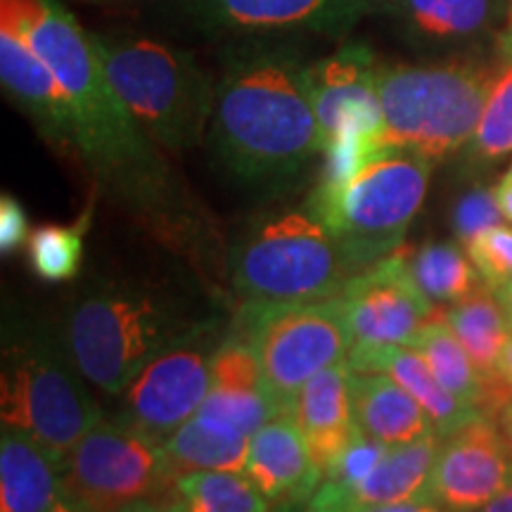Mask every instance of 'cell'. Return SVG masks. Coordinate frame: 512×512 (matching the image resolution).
<instances>
[{
	"instance_id": "1",
	"label": "cell",
	"mask_w": 512,
	"mask_h": 512,
	"mask_svg": "<svg viewBox=\"0 0 512 512\" xmlns=\"http://www.w3.org/2000/svg\"><path fill=\"white\" fill-rule=\"evenodd\" d=\"M0 15L17 24L67 93L74 155L100 190L166 245H200L207 235L202 207L114 91L72 12L60 0H0Z\"/></svg>"
},
{
	"instance_id": "2",
	"label": "cell",
	"mask_w": 512,
	"mask_h": 512,
	"mask_svg": "<svg viewBox=\"0 0 512 512\" xmlns=\"http://www.w3.org/2000/svg\"><path fill=\"white\" fill-rule=\"evenodd\" d=\"M209 147L245 183H283L323 155L306 64L283 43L230 50L216 81Z\"/></svg>"
},
{
	"instance_id": "3",
	"label": "cell",
	"mask_w": 512,
	"mask_h": 512,
	"mask_svg": "<svg viewBox=\"0 0 512 512\" xmlns=\"http://www.w3.org/2000/svg\"><path fill=\"white\" fill-rule=\"evenodd\" d=\"M214 318L164 290L110 283L72 304L64 342L88 382L119 396L147 363Z\"/></svg>"
},
{
	"instance_id": "4",
	"label": "cell",
	"mask_w": 512,
	"mask_h": 512,
	"mask_svg": "<svg viewBox=\"0 0 512 512\" xmlns=\"http://www.w3.org/2000/svg\"><path fill=\"white\" fill-rule=\"evenodd\" d=\"M91 43L114 91L147 136L169 155L200 145L209 131L216 81L195 57L140 34H93Z\"/></svg>"
},
{
	"instance_id": "5",
	"label": "cell",
	"mask_w": 512,
	"mask_h": 512,
	"mask_svg": "<svg viewBox=\"0 0 512 512\" xmlns=\"http://www.w3.org/2000/svg\"><path fill=\"white\" fill-rule=\"evenodd\" d=\"M491 67L475 57L425 64L380 62L377 98L384 143L441 162L475 136Z\"/></svg>"
},
{
	"instance_id": "6",
	"label": "cell",
	"mask_w": 512,
	"mask_h": 512,
	"mask_svg": "<svg viewBox=\"0 0 512 512\" xmlns=\"http://www.w3.org/2000/svg\"><path fill=\"white\" fill-rule=\"evenodd\" d=\"M67 342L38 328H5L0 418L46 446L57 465L67 460L102 411L83 384Z\"/></svg>"
},
{
	"instance_id": "7",
	"label": "cell",
	"mask_w": 512,
	"mask_h": 512,
	"mask_svg": "<svg viewBox=\"0 0 512 512\" xmlns=\"http://www.w3.org/2000/svg\"><path fill=\"white\" fill-rule=\"evenodd\" d=\"M432 166L403 147H384L344 183H318L306 200L332 238L363 273L399 252L406 230L425 202Z\"/></svg>"
},
{
	"instance_id": "8",
	"label": "cell",
	"mask_w": 512,
	"mask_h": 512,
	"mask_svg": "<svg viewBox=\"0 0 512 512\" xmlns=\"http://www.w3.org/2000/svg\"><path fill=\"white\" fill-rule=\"evenodd\" d=\"M356 268L306 207L261 216L230 252V280L245 302H318L342 294Z\"/></svg>"
},
{
	"instance_id": "9",
	"label": "cell",
	"mask_w": 512,
	"mask_h": 512,
	"mask_svg": "<svg viewBox=\"0 0 512 512\" xmlns=\"http://www.w3.org/2000/svg\"><path fill=\"white\" fill-rule=\"evenodd\" d=\"M230 330L256 349L268 399L280 415H292L294 401L313 375L347 363L351 328L342 297L318 302H245Z\"/></svg>"
},
{
	"instance_id": "10",
	"label": "cell",
	"mask_w": 512,
	"mask_h": 512,
	"mask_svg": "<svg viewBox=\"0 0 512 512\" xmlns=\"http://www.w3.org/2000/svg\"><path fill=\"white\" fill-rule=\"evenodd\" d=\"M176 477L164 444L100 420L76 444L62 484L81 512H117L140 498L159 501Z\"/></svg>"
},
{
	"instance_id": "11",
	"label": "cell",
	"mask_w": 512,
	"mask_h": 512,
	"mask_svg": "<svg viewBox=\"0 0 512 512\" xmlns=\"http://www.w3.org/2000/svg\"><path fill=\"white\" fill-rule=\"evenodd\" d=\"M223 332L219 318L209 320L204 328L147 363L119 394V425L155 444H166L207 399L211 361Z\"/></svg>"
},
{
	"instance_id": "12",
	"label": "cell",
	"mask_w": 512,
	"mask_h": 512,
	"mask_svg": "<svg viewBox=\"0 0 512 512\" xmlns=\"http://www.w3.org/2000/svg\"><path fill=\"white\" fill-rule=\"evenodd\" d=\"M339 297L354 337L351 349L411 347L413 339L441 316L437 304L415 283L403 249L354 275Z\"/></svg>"
},
{
	"instance_id": "13",
	"label": "cell",
	"mask_w": 512,
	"mask_h": 512,
	"mask_svg": "<svg viewBox=\"0 0 512 512\" xmlns=\"http://www.w3.org/2000/svg\"><path fill=\"white\" fill-rule=\"evenodd\" d=\"M512 486V448L494 415L482 413L441 437L425 501L446 512H477Z\"/></svg>"
},
{
	"instance_id": "14",
	"label": "cell",
	"mask_w": 512,
	"mask_h": 512,
	"mask_svg": "<svg viewBox=\"0 0 512 512\" xmlns=\"http://www.w3.org/2000/svg\"><path fill=\"white\" fill-rule=\"evenodd\" d=\"M207 31L230 34H311L344 38L363 17H375L377 0H171Z\"/></svg>"
},
{
	"instance_id": "15",
	"label": "cell",
	"mask_w": 512,
	"mask_h": 512,
	"mask_svg": "<svg viewBox=\"0 0 512 512\" xmlns=\"http://www.w3.org/2000/svg\"><path fill=\"white\" fill-rule=\"evenodd\" d=\"M510 0H377L375 17H387L415 48L472 53L498 46L508 27Z\"/></svg>"
},
{
	"instance_id": "16",
	"label": "cell",
	"mask_w": 512,
	"mask_h": 512,
	"mask_svg": "<svg viewBox=\"0 0 512 512\" xmlns=\"http://www.w3.org/2000/svg\"><path fill=\"white\" fill-rule=\"evenodd\" d=\"M377 72L380 62L361 41L344 43L332 55L306 64V86L318 119L323 155L344 128H382Z\"/></svg>"
},
{
	"instance_id": "17",
	"label": "cell",
	"mask_w": 512,
	"mask_h": 512,
	"mask_svg": "<svg viewBox=\"0 0 512 512\" xmlns=\"http://www.w3.org/2000/svg\"><path fill=\"white\" fill-rule=\"evenodd\" d=\"M0 81L8 98L27 114L43 140L64 155H74V126L67 93L17 24L3 15H0Z\"/></svg>"
},
{
	"instance_id": "18",
	"label": "cell",
	"mask_w": 512,
	"mask_h": 512,
	"mask_svg": "<svg viewBox=\"0 0 512 512\" xmlns=\"http://www.w3.org/2000/svg\"><path fill=\"white\" fill-rule=\"evenodd\" d=\"M441 437L437 432L403 446H392L382 463L354 486L323 482L304 512H361L380 505L425 498Z\"/></svg>"
},
{
	"instance_id": "19",
	"label": "cell",
	"mask_w": 512,
	"mask_h": 512,
	"mask_svg": "<svg viewBox=\"0 0 512 512\" xmlns=\"http://www.w3.org/2000/svg\"><path fill=\"white\" fill-rule=\"evenodd\" d=\"M245 475L271 505L304 508L323 484V470L292 415H275L254 434Z\"/></svg>"
},
{
	"instance_id": "20",
	"label": "cell",
	"mask_w": 512,
	"mask_h": 512,
	"mask_svg": "<svg viewBox=\"0 0 512 512\" xmlns=\"http://www.w3.org/2000/svg\"><path fill=\"white\" fill-rule=\"evenodd\" d=\"M349 375L347 363L320 370L304 384L294 401L292 418L306 437L323 477L342 456L358 427L351 408Z\"/></svg>"
},
{
	"instance_id": "21",
	"label": "cell",
	"mask_w": 512,
	"mask_h": 512,
	"mask_svg": "<svg viewBox=\"0 0 512 512\" xmlns=\"http://www.w3.org/2000/svg\"><path fill=\"white\" fill-rule=\"evenodd\" d=\"M347 366L351 373H382L399 382L420 403L439 437H448L484 413L460 403L448 389L441 387L432 368L413 347L349 349Z\"/></svg>"
},
{
	"instance_id": "22",
	"label": "cell",
	"mask_w": 512,
	"mask_h": 512,
	"mask_svg": "<svg viewBox=\"0 0 512 512\" xmlns=\"http://www.w3.org/2000/svg\"><path fill=\"white\" fill-rule=\"evenodd\" d=\"M62 467L31 434L3 427L0 512H46L62 496Z\"/></svg>"
},
{
	"instance_id": "23",
	"label": "cell",
	"mask_w": 512,
	"mask_h": 512,
	"mask_svg": "<svg viewBox=\"0 0 512 512\" xmlns=\"http://www.w3.org/2000/svg\"><path fill=\"white\" fill-rule=\"evenodd\" d=\"M349 392L356 425L382 444L403 446L434 434L420 403L389 375L351 373Z\"/></svg>"
},
{
	"instance_id": "24",
	"label": "cell",
	"mask_w": 512,
	"mask_h": 512,
	"mask_svg": "<svg viewBox=\"0 0 512 512\" xmlns=\"http://www.w3.org/2000/svg\"><path fill=\"white\" fill-rule=\"evenodd\" d=\"M411 347L425 358L427 366L460 403L479 408V411L496 415L498 408L508 401L512 394L510 387L503 382H489L479 373V368L467 354L456 332L446 323L444 316L434 318L418 337L413 339Z\"/></svg>"
},
{
	"instance_id": "25",
	"label": "cell",
	"mask_w": 512,
	"mask_h": 512,
	"mask_svg": "<svg viewBox=\"0 0 512 512\" xmlns=\"http://www.w3.org/2000/svg\"><path fill=\"white\" fill-rule=\"evenodd\" d=\"M249 441L245 432L195 413L166 441V456L176 475L195 470L245 472Z\"/></svg>"
},
{
	"instance_id": "26",
	"label": "cell",
	"mask_w": 512,
	"mask_h": 512,
	"mask_svg": "<svg viewBox=\"0 0 512 512\" xmlns=\"http://www.w3.org/2000/svg\"><path fill=\"white\" fill-rule=\"evenodd\" d=\"M444 318L472 356L479 373L489 382H501L496 377V366L512 337V320L501 299L482 283L460 302L451 304Z\"/></svg>"
},
{
	"instance_id": "27",
	"label": "cell",
	"mask_w": 512,
	"mask_h": 512,
	"mask_svg": "<svg viewBox=\"0 0 512 512\" xmlns=\"http://www.w3.org/2000/svg\"><path fill=\"white\" fill-rule=\"evenodd\" d=\"M171 512H268V498L245 472L195 470L174 479L164 498Z\"/></svg>"
},
{
	"instance_id": "28",
	"label": "cell",
	"mask_w": 512,
	"mask_h": 512,
	"mask_svg": "<svg viewBox=\"0 0 512 512\" xmlns=\"http://www.w3.org/2000/svg\"><path fill=\"white\" fill-rule=\"evenodd\" d=\"M465 162L484 169L512 157V41L501 36L491 64L489 93L475 136L465 147Z\"/></svg>"
},
{
	"instance_id": "29",
	"label": "cell",
	"mask_w": 512,
	"mask_h": 512,
	"mask_svg": "<svg viewBox=\"0 0 512 512\" xmlns=\"http://www.w3.org/2000/svg\"><path fill=\"white\" fill-rule=\"evenodd\" d=\"M408 268L434 304H456L482 285L470 256L453 242H427L408 254Z\"/></svg>"
},
{
	"instance_id": "30",
	"label": "cell",
	"mask_w": 512,
	"mask_h": 512,
	"mask_svg": "<svg viewBox=\"0 0 512 512\" xmlns=\"http://www.w3.org/2000/svg\"><path fill=\"white\" fill-rule=\"evenodd\" d=\"M88 216L91 211L72 226H43L31 233L27 261L38 278L48 280V283H64L79 273Z\"/></svg>"
},
{
	"instance_id": "31",
	"label": "cell",
	"mask_w": 512,
	"mask_h": 512,
	"mask_svg": "<svg viewBox=\"0 0 512 512\" xmlns=\"http://www.w3.org/2000/svg\"><path fill=\"white\" fill-rule=\"evenodd\" d=\"M211 389L221 392H266L259 354L245 337L226 330L211 361Z\"/></svg>"
},
{
	"instance_id": "32",
	"label": "cell",
	"mask_w": 512,
	"mask_h": 512,
	"mask_svg": "<svg viewBox=\"0 0 512 512\" xmlns=\"http://www.w3.org/2000/svg\"><path fill=\"white\" fill-rule=\"evenodd\" d=\"M482 283L503 302L512 287V223L484 230L465 245Z\"/></svg>"
},
{
	"instance_id": "33",
	"label": "cell",
	"mask_w": 512,
	"mask_h": 512,
	"mask_svg": "<svg viewBox=\"0 0 512 512\" xmlns=\"http://www.w3.org/2000/svg\"><path fill=\"white\" fill-rule=\"evenodd\" d=\"M197 413L226 422L235 430L245 432L247 437H254L268 420L280 415L266 392H221V389H209Z\"/></svg>"
},
{
	"instance_id": "34",
	"label": "cell",
	"mask_w": 512,
	"mask_h": 512,
	"mask_svg": "<svg viewBox=\"0 0 512 512\" xmlns=\"http://www.w3.org/2000/svg\"><path fill=\"white\" fill-rule=\"evenodd\" d=\"M389 448L392 446L382 444L380 439L370 437V434L363 432L361 427H356L349 446L344 448V453L339 456L337 463L330 467L328 475L323 477V482H330L335 486L358 484L361 479H366L370 472H373L375 467L382 463V458L387 456Z\"/></svg>"
},
{
	"instance_id": "35",
	"label": "cell",
	"mask_w": 512,
	"mask_h": 512,
	"mask_svg": "<svg viewBox=\"0 0 512 512\" xmlns=\"http://www.w3.org/2000/svg\"><path fill=\"white\" fill-rule=\"evenodd\" d=\"M503 214L498 209L494 190L489 188H472L460 197L456 209H453V230H456L458 240L467 245L475 235L484 230L503 223Z\"/></svg>"
},
{
	"instance_id": "36",
	"label": "cell",
	"mask_w": 512,
	"mask_h": 512,
	"mask_svg": "<svg viewBox=\"0 0 512 512\" xmlns=\"http://www.w3.org/2000/svg\"><path fill=\"white\" fill-rule=\"evenodd\" d=\"M31 230L29 216L12 195L0 197V252L3 256L15 254L24 245H29Z\"/></svg>"
},
{
	"instance_id": "37",
	"label": "cell",
	"mask_w": 512,
	"mask_h": 512,
	"mask_svg": "<svg viewBox=\"0 0 512 512\" xmlns=\"http://www.w3.org/2000/svg\"><path fill=\"white\" fill-rule=\"evenodd\" d=\"M494 195H496L498 209H501L503 219L512 223V164L508 166V171L501 176V181L496 183Z\"/></svg>"
},
{
	"instance_id": "38",
	"label": "cell",
	"mask_w": 512,
	"mask_h": 512,
	"mask_svg": "<svg viewBox=\"0 0 512 512\" xmlns=\"http://www.w3.org/2000/svg\"><path fill=\"white\" fill-rule=\"evenodd\" d=\"M361 512H446V510H441L437 503L425 501V498H418V501L380 505V508H368V510H361Z\"/></svg>"
},
{
	"instance_id": "39",
	"label": "cell",
	"mask_w": 512,
	"mask_h": 512,
	"mask_svg": "<svg viewBox=\"0 0 512 512\" xmlns=\"http://www.w3.org/2000/svg\"><path fill=\"white\" fill-rule=\"evenodd\" d=\"M496 377L505 384V387L512 389V337H510V342L505 344L501 358H498Z\"/></svg>"
},
{
	"instance_id": "40",
	"label": "cell",
	"mask_w": 512,
	"mask_h": 512,
	"mask_svg": "<svg viewBox=\"0 0 512 512\" xmlns=\"http://www.w3.org/2000/svg\"><path fill=\"white\" fill-rule=\"evenodd\" d=\"M496 422H498V427H501V432H503L505 441H508V446L512 448V394L508 396V401H505L503 406L498 408Z\"/></svg>"
},
{
	"instance_id": "41",
	"label": "cell",
	"mask_w": 512,
	"mask_h": 512,
	"mask_svg": "<svg viewBox=\"0 0 512 512\" xmlns=\"http://www.w3.org/2000/svg\"><path fill=\"white\" fill-rule=\"evenodd\" d=\"M117 512H171L162 501L157 498H140V501H133L119 508Z\"/></svg>"
},
{
	"instance_id": "42",
	"label": "cell",
	"mask_w": 512,
	"mask_h": 512,
	"mask_svg": "<svg viewBox=\"0 0 512 512\" xmlns=\"http://www.w3.org/2000/svg\"><path fill=\"white\" fill-rule=\"evenodd\" d=\"M477 512H512V486L510 489H505L501 496L494 498L489 505H484L482 510Z\"/></svg>"
},
{
	"instance_id": "43",
	"label": "cell",
	"mask_w": 512,
	"mask_h": 512,
	"mask_svg": "<svg viewBox=\"0 0 512 512\" xmlns=\"http://www.w3.org/2000/svg\"><path fill=\"white\" fill-rule=\"evenodd\" d=\"M46 512H81V508L76 505V501L67 494V491H62V496L57 498V503L50 505Z\"/></svg>"
},
{
	"instance_id": "44",
	"label": "cell",
	"mask_w": 512,
	"mask_h": 512,
	"mask_svg": "<svg viewBox=\"0 0 512 512\" xmlns=\"http://www.w3.org/2000/svg\"><path fill=\"white\" fill-rule=\"evenodd\" d=\"M268 512H304V508H299V505H273Z\"/></svg>"
},
{
	"instance_id": "45",
	"label": "cell",
	"mask_w": 512,
	"mask_h": 512,
	"mask_svg": "<svg viewBox=\"0 0 512 512\" xmlns=\"http://www.w3.org/2000/svg\"><path fill=\"white\" fill-rule=\"evenodd\" d=\"M503 306H505V311H508V316L512 320V287H510V292L503 297Z\"/></svg>"
},
{
	"instance_id": "46",
	"label": "cell",
	"mask_w": 512,
	"mask_h": 512,
	"mask_svg": "<svg viewBox=\"0 0 512 512\" xmlns=\"http://www.w3.org/2000/svg\"><path fill=\"white\" fill-rule=\"evenodd\" d=\"M81 3H95V5H110V3H128V0H81Z\"/></svg>"
},
{
	"instance_id": "47",
	"label": "cell",
	"mask_w": 512,
	"mask_h": 512,
	"mask_svg": "<svg viewBox=\"0 0 512 512\" xmlns=\"http://www.w3.org/2000/svg\"><path fill=\"white\" fill-rule=\"evenodd\" d=\"M503 36H508V38H512V0H510V15H508V27H505V31H503Z\"/></svg>"
}]
</instances>
